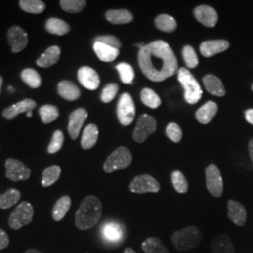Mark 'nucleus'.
<instances>
[{
	"label": "nucleus",
	"mask_w": 253,
	"mask_h": 253,
	"mask_svg": "<svg viewBox=\"0 0 253 253\" xmlns=\"http://www.w3.org/2000/svg\"><path fill=\"white\" fill-rule=\"evenodd\" d=\"M138 62L145 77L153 82H163L177 71V59L167 42L155 41L140 49Z\"/></svg>",
	"instance_id": "obj_1"
},
{
	"label": "nucleus",
	"mask_w": 253,
	"mask_h": 253,
	"mask_svg": "<svg viewBox=\"0 0 253 253\" xmlns=\"http://www.w3.org/2000/svg\"><path fill=\"white\" fill-rule=\"evenodd\" d=\"M102 215V206L96 196H87L82 201L75 213V226L81 231L90 230L100 221Z\"/></svg>",
	"instance_id": "obj_2"
},
{
	"label": "nucleus",
	"mask_w": 253,
	"mask_h": 253,
	"mask_svg": "<svg viewBox=\"0 0 253 253\" xmlns=\"http://www.w3.org/2000/svg\"><path fill=\"white\" fill-rule=\"evenodd\" d=\"M203 233L198 227H186L172 234V243L177 251L188 252L195 249L203 240Z\"/></svg>",
	"instance_id": "obj_3"
},
{
	"label": "nucleus",
	"mask_w": 253,
	"mask_h": 253,
	"mask_svg": "<svg viewBox=\"0 0 253 253\" xmlns=\"http://www.w3.org/2000/svg\"><path fill=\"white\" fill-rule=\"evenodd\" d=\"M178 81L185 90V100L190 104L197 103L203 95L199 83L186 68H181L178 71Z\"/></svg>",
	"instance_id": "obj_4"
},
{
	"label": "nucleus",
	"mask_w": 253,
	"mask_h": 253,
	"mask_svg": "<svg viewBox=\"0 0 253 253\" xmlns=\"http://www.w3.org/2000/svg\"><path fill=\"white\" fill-rule=\"evenodd\" d=\"M132 162V155L125 146H119L106 159L103 164L104 172H114L127 168Z\"/></svg>",
	"instance_id": "obj_5"
},
{
	"label": "nucleus",
	"mask_w": 253,
	"mask_h": 253,
	"mask_svg": "<svg viewBox=\"0 0 253 253\" xmlns=\"http://www.w3.org/2000/svg\"><path fill=\"white\" fill-rule=\"evenodd\" d=\"M34 216V208L28 202H22L15 208L9 218V226L12 230H19L31 223Z\"/></svg>",
	"instance_id": "obj_6"
},
{
	"label": "nucleus",
	"mask_w": 253,
	"mask_h": 253,
	"mask_svg": "<svg viewBox=\"0 0 253 253\" xmlns=\"http://www.w3.org/2000/svg\"><path fill=\"white\" fill-rule=\"evenodd\" d=\"M129 190L132 193H158L161 190V185L153 176L149 174H141L133 178L129 184Z\"/></svg>",
	"instance_id": "obj_7"
},
{
	"label": "nucleus",
	"mask_w": 253,
	"mask_h": 253,
	"mask_svg": "<svg viewBox=\"0 0 253 253\" xmlns=\"http://www.w3.org/2000/svg\"><path fill=\"white\" fill-rule=\"evenodd\" d=\"M117 113L118 120L122 125H129L133 121L135 117V106L131 96L128 93L122 94L119 98Z\"/></svg>",
	"instance_id": "obj_8"
},
{
	"label": "nucleus",
	"mask_w": 253,
	"mask_h": 253,
	"mask_svg": "<svg viewBox=\"0 0 253 253\" xmlns=\"http://www.w3.org/2000/svg\"><path fill=\"white\" fill-rule=\"evenodd\" d=\"M206 179L208 191L214 197L219 198L223 193V180L221 172L216 164H210L206 169Z\"/></svg>",
	"instance_id": "obj_9"
},
{
	"label": "nucleus",
	"mask_w": 253,
	"mask_h": 253,
	"mask_svg": "<svg viewBox=\"0 0 253 253\" xmlns=\"http://www.w3.org/2000/svg\"><path fill=\"white\" fill-rule=\"evenodd\" d=\"M157 129V121L148 115H142L137 120L133 139L137 143H144L148 136L153 134Z\"/></svg>",
	"instance_id": "obj_10"
},
{
	"label": "nucleus",
	"mask_w": 253,
	"mask_h": 253,
	"mask_svg": "<svg viewBox=\"0 0 253 253\" xmlns=\"http://www.w3.org/2000/svg\"><path fill=\"white\" fill-rule=\"evenodd\" d=\"M6 176L13 182L26 181L31 175V170L27 165L16 159H8L5 163Z\"/></svg>",
	"instance_id": "obj_11"
},
{
	"label": "nucleus",
	"mask_w": 253,
	"mask_h": 253,
	"mask_svg": "<svg viewBox=\"0 0 253 253\" xmlns=\"http://www.w3.org/2000/svg\"><path fill=\"white\" fill-rule=\"evenodd\" d=\"M8 43L11 47V52L17 54L22 52L28 43L27 33L19 26H12L9 28L7 32Z\"/></svg>",
	"instance_id": "obj_12"
},
{
	"label": "nucleus",
	"mask_w": 253,
	"mask_h": 253,
	"mask_svg": "<svg viewBox=\"0 0 253 253\" xmlns=\"http://www.w3.org/2000/svg\"><path fill=\"white\" fill-rule=\"evenodd\" d=\"M88 114L86 110L84 108L76 109L69 117L68 131L73 140H76L80 134L82 126L85 122Z\"/></svg>",
	"instance_id": "obj_13"
},
{
	"label": "nucleus",
	"mask_w": 253,
	"mask_h": 253,
	"mask_svg": "<svg viewBox=\"0 0 253 253\" xmlns=\"http://www.w3.org/2000/svg\"><path fill=\"white\" fill-rule=\"evenodd\" d=\"M78 81L82 85L89 90H96L100 86V76L98 73L90 67L84 66L78 70Z\"/></svg>",
	"instance_id": "obj_14"
},
{
	"label": "nucleus",
	"mask_w": 253,
	"mask_h": 253,
	"mask_svg": "<svg viewBox=\"0 0 253 253\" xmlns=\"http://www.w3.org/2000/svg\"><path fill=\"white\" fill-rule=\"evenodd\" d=\"M36 101L32 99H26L21 100L17 103L7 107L2 111V116L6 119H14L17 118L20 114L22 113H28L32 112L36 108Z\"/></svg>",
	"instance_id": "obj_15"
},
{
	"label": "nucleus",
	"mask_w": 253,
	"mask_h": 253,
	"mask_svg": "<svg viewBox=\"0 0 253 253\" xmlns=\"http://www.w3.org/2000/svg\"><path fill=\"white\" fill-rule=\"evenodd\" d=\"M228 218L237 226H244L247 221V210L242 204L235 200L228 202Z\"/></svg>",
	"instance_id": "obj_16"
},
{
	"label": "nucleus",
	"mask_w": 253,
	"mask_h": 253,
	"mask_svg": "<svg viewBox=\"0 0 253 253\" xmlns=\"http://www.w3.org/2000/svg\"><path fill=\"white\" fill-rule=\"evenodd\" d=\"M194 16L202 25L207 27H214L217 23V11L210 6L203 5L194 9Z\"/></svg>",
	"instance_id": "obj_17"
},
{
	"label": "nucleus",
	"mask_w": 253,
	"mask_h": 253,
	"mask_svg": "<svg viewBox=\"0 0 253 253\" xmlns=\"http://www.w3.org/2000/svg\"><path fill=\"white\" fill-rule=\"evenodd\" d=\"M230 43L225 40H214L204 42L200 46V52L206 57H211L215 54L222 53L229 48Z\"/></svg>",
	"instance_id": "obj_18"
},
{
	"label": "nucleus",
	"mask_w": 253,
	"mask_h": 253,
	"mask_svg": "<svg viewBox=\"0 0 253 253\" xmlns=\"http://www.w3.org/2000/svg\"><path fill=\"white\" fill-rule=\"evenodd\" d=\"M57 92L64 100L73 101L81 97V90L73 82L63 80L57 84Z\"/></svg>",
	"instance_id": "obj_19"
},
{
	"label": "nucleus",
	"mask_w": 253,
	"mask_h": 253,
	"mask_svg": "<svg viewBox=\"0 0 253 253\" xmlns=\"http://www.w3.org/2000/svg\"><path fill=\"white\" fill-rule=\"evenodd\" d=\"M60 54H61L60 47L51 46L37 59L36 64L41 68H44V69L50 68L59 61Z\"/></svg>",
	"instance_id": "obj_20"
},
{
	"label": "nucleus",
	"mask_w": 253,
	"mask_h": 253,
	"mask_svg": "<svg viewBox=\"0 0 253 253\" xmlns=\"http://www.w3.org/2000/svg\"><path fill=\"white\" fill-rule=\"evenodd\" d=\"M99 138V128L96 124L90 123L85 126L82 135V148L84 150L90 149L97 144Z\"/></svg>",
	"instance_id": "obj_21"
},
{
	"label": "nucleus",
	"mask_w": 253,
	"mask_h": 253,
	"mask_svg": "<svg viewBox=\"0 0 253 253\" xmlns=\"http://www.w3.org/2000/svg\"><path fill=\"white\" fill-rule=\"evenodd\" d=\"M105 18L114 25H124L133 21V15L127 9H110L105 13Z\"/></svg>",
	"instance_id": "obj_22"
},
{
	"label": "nucleus",
	"mask_w": 253,
	"mask_h": 253,
	"mask_svg": "<svg viewBox=\"0 0 253 253\" xmlns=\"http://www.w3.org/2000/svg\"><path fill=\"white\" fill-rule=\"evenodd\" d=\"M45 29L50 34L63 36L71 31V27L67 22L61 19L51 17L46 21Z\"/></svg>",
	"instance_id": "obj_23"
},
{
	"label": "nucleus",
	"mask_w": 253,
	"mask_h": 253,
	"mask_svg": "<svg viewBox=\"0 0 253 253\" xmlns=\"http://www.w3.org/2000/svg\"><path fill=\"white\" fill-rule=\"evenodd\" d=\"M213 253H235V247L229 235H219L211 243Z\"/></svg>",
	"instance_id": "obj_24"
},
{
	"label": "nucleus",
	"mask_w": 253,
	"mask_h": 253,
	"mask_svg": "<svg viewBox=\"0 0 253 253\" xmlns=\"http://www.w3.org/2000/svg\"><path fill=\"white\" fill-rule=\"evenodd\" d=\"M93 49L99 59L103 62H112L119 55V50L100 42H95Z\"/></svg>",
	"instance_id": "obj_25"
},
{
	"label": "nucleus",
	"mask_w": 253,
	"mask_h": 253,
	"mask_svg": "<svg viewBox=\"0 0 253 253\" xmlns=\"http://www.w3.org/2000/svg\"><path fill=\"white\" fill-rule=\"evenodd\" d=\"M217 105L214 101H208L196 112V119L202 124H208L217 115Z\"/></svg>",
	"instance_id": "obj_26"
},
{
	"label": "nucleus",
	"mask_w": 253,
	"mask_h": 253,
	"mask_svg": "<svg viewBox=\"0 0 253 253\" xmlns=\"http://www.w3.org/2000/svg\"><path fill=\"white\" fill-rule=\"evenodd\" d=\"M72 206V199L68 195H64L57 200L52 210V217L54 221H60L67 215Z\"/></svg>",
	"instance_id": "obj_27"
},
{
	"label": "nucleus",
	"mask_w": 253,
	"mask_h": 253,
	"mask_svg": "<svg viewBox=\"0 0 253 253\" xmlns=\"http://www.w3.org/2000/svg\"><path fill=\"white\" fill-rule=\"evenodd\" d=\"M203 81H204L207 90L210 94L217 96V97H223L225 95L224 85H223L222 82L220 81L217 76L208 74L204 77Z\"/></svg>",
	"instance_id": "obj_28"
},
{
	"label": "nucleus",
	"mask_w": 253,
	"mask_h": 253,
	"mask_svg": "<svg viewBox=\"0 0 253 253\" xmlns=\"http://www.w3.org/2000/svg\"><path fill=\"white\" fill-rule=\"evenodd\" d=\"M142 250L145 253H169L166 246L163 241L156 236L146 238L142 243Z\"/></svg>",
	"instance_id": "obj_29"
},
{
	"label": "nucleus",
	"mask_w": 253,
	"mask_h": 253,
	"mask_svg": "<svg viewBox=\"0 0 253 253\" xmlns=\"http://www.w3.org/2000/svg\"><path fill=\"white\" fill-rule=\"evenodd\" d=\"M19 6L27 13L40 14L46 9L45 3L42 0H20Z\"/></svg>",
	"instance_id": "obj_30"
},
{
	"label": "nucleus",
	"mask_w": 253,
	"mask_h": 253,
	"mask_svg": "<svg viewBox=\"0 0 253 253\" xmlns=\"http://www.w3.org/2000/svg\"><path fill=\"white\" fill-rule=\"evenodd\" d=\"M21 199V192L16 189H9L0 195V208L8 209L18 203Z\"/></svg>",
	"instance_id": "obj_31"
},
{
	"label": "nucleus",
	"mask_w": 253,
	"mask_h": 253,
	"mask_svg": "<svg viewBox=\"0 0 253 253\" xmlns=\"http://www.w3.org/2000/svg\"><path fill=\"white\" fill-rule=\"evenodd\" d=\"M155 25L158 29L167 33L173 32L177 27V24L174 18L168 14L159 15L155 20Z\"/></svg>",
	"instance_id": "obj_32"
},
{
	"label": "nucleus",
	"mask_w": 253,
	"mask_h": 253,
	"mask_svg": "<svg viewBox=\"0 0 253 253\" xmlns=\"http://www.w3.org/2000/svg\"><path fill=\"white\" fill-rule=\"evenodd\" d=\"M60 174H61V168L58 165H52L50 167H47L42 172V186L44 188L52 186L59 179Z\"/></svg>",
	"instance_id": "obj_33"
},
{
	"label": "nucleus",
	"mask_w": 253,
	"mask_h": 253,
	"mask_svg": "<svg viewBox=\"0 0 253 253\" xmlns=\"http://www.w3.org/2000/svg\"><path fill=\"white\" fill-rule=\"evenodd\" d=\"M21 78L31 88H39L42 85V77L33 69L28 68L23 70L21 73Z\"/></svg>",
	"instance_id": "obj_34"
},
{
	"label": "nucleus",
	"mask_w": 253,
	"mask_h": 253,
	"mask_svg": "<svg viewBox=\"0 0 253 253\" xmlns=\"http://www.w3.org/2000/svg\"><path fill=\"white\" fill-rule=\"evenodd\" d=\"M141 100L145 106L151 109H157L162 104V100L159 95L150 88H144L142 90Z\"/></svg>",
	"instance_id": "obj_35"
},
{
	"label": "nucleus",
	"mask_w": 253,
	"mask_h": 253,
	"mask_svg": "<svg viewBox=\"0 0 253 253\" xmlns=\"http://www.w3.org/2000/svg\"><path fill=\"white\" fill-rule=\"evenodd\" d=\"M39 113H40V117L42 118V121L44 124H49L59 117V110L55 105H52V104L42 105L39 110Z\"/></svg>",
	"instance_id": "obj_36"
},
{
	"label": "nucleus",
	"mask_w": 253,
	"mask_h": 253,
	"mask_svg": "<svg viewBox=\"0 0 253 253\" xmlns=\"http://www.w3.org/2000/svg\"><path fill=\"white\" fill-rule=\"evenodd\" d=\"M61 9L69 13H79L86 6L85 0H61L59 2Z\"/></svg>",
	"instance_id": "obj_37"
},
{
	"label": "nucleus",
	"mask_w": 253,
	"mask_h": 253,
	"mask_svg": "<svg viewBox=\"0 0 253 253\" xmlns=\"http://www.w3.org/2000/svg\"><path fill=\"white\" fill-rule=\"evenodd\" d=\"M172 184L176 192L184 194L189 190V183L185 175L180 171H174L172 173Z\"/></svg>",
	"instance_id": "obj_38"
},
{
	"label": "nucleus",
	"mask_w": 253,
	"mask_h": 253,
	"mask_svg": "<svg viewBox=\"0 0 253 253\" xmlns=\"http://www.w3.org/2000/svg\"><path fill=\"white\" fill-rule=\"evenodd\" d=\"M116 69L118 70L122 83L126 84H132L133 79H134V71L129 64L119 63L116 67Z\"/></svg>",
	"instance_id": "obj_39"
},
{
	"label": "nucleus",
	"mask_w": 253,
	"mask_h": 253,
	"mask_svg": "<svg viewBox=\"0 0 253 253\" xmlns=\"http://www.w3.org/2000/svg\"><path fill=\"white\" fill-rule=\"evenodd\" d=\"M182 54H183V58H184L185 63L189 68L194 69L198 66V63H199L198 56H197L195 50L191 46H185L183 48Z\"/></svg>",
	"instance_id": "obj_40"
},
{
	"label": "nucleus",
	"mask_w": 253,
	"mask_h": 253,
	"mask_svg": "<svg viewBox=\"0 0 253 253\" xmlns=\"http://www.w3.org/2000/svg\"><path fill=\"white\" fill-rule=\"evenodd\" d=\"M64 143V134L61 130H55L52 136L50 144L47 147V152L49 154H54L58 152L61 148Z\"/></svg>",
	"instance_id": "obj_41"
},
{
	"label": "nucleus",
	"mask_w": 253,
	"mask_h": 253,
	"mask_svg": "<svg viewBox=\"0 0 253 253\" xmlns=\"http://www.w3.org/2000/svg\"><path fill=\"white\" fill-rule=\"evenodd\" d=\"M119 90V86L118 84L112 83L104 86V88L101 91L100 94V100L104 103H108L110 101L114 100Z\"/></svg>",
	"instance_id": "obj_42"
},
{
	"label": "nucleus",
	"mask_w": 253,
	"mask_h": 253,
	"mask_svg": "<svg viewBox=\"0 0 253 253\" xmlns=\"http://www.w3.org/2000/svg\"><path fill=\"white\" fill-rule=\"evenodd\" d=\"M103 235L110 241H118L122 237V231L117 224L109 223L104 226Z\"/></svg>",
	"instance_id": "obj_43"
},
{
	"label": "nucleus",
	"mask_w": 253,
	"mask_h": 253,
	"mask_svg": "<svg viewBox=\"0 0 253 253\" xmlns=\"http://www.w3.org/2000/svg\"><path fill=\"white\" fill-rule=\"evenodd\" d=\"M165 132L167 137L173 143H179L182 139V130L180 126L174 122H171L168 124Z\"/></svg>",
	"instance_id": "obj_44"
},
{
	"label": "nucleus",
	"mask_w": 253,
	"mask_h": 253,
	"mask_svg": "<svg viewBox=\"0 0 253 253\" xmlns=\"http://www.w3.org/2000/svg\"><path fill=\"white\" fill-rule=\"evenodd\" d=\"M95 42H100L102 44L113 47L119 50L121 48V42L118 40L117 37L112 36V35H104V36L96 37L94 39V43Z\"/></svg>",
	"instance_id": "obj_45"
},
{
	"label": "nucleus",
	"mask_w": 253,
	"mask_h": 253,
	"mask_svg": "<svg viewBox=\"0 0 253 253\" xmlns=\"http://www.w3.org/2000/svg\"><path fill=\"white\" fill-rule=\"evenodd\" d=\"M9 245V238L8 234L0 229V251L1 250H4L6 248H8V246Z\"/></svg>",
	"instance_id": "obj_46"
},
{
	"label": "nucleus",
	"mask_w": 253,
	"mask_h": 253,
	"mask_svg": "<svg viewBox=\"0 0 253 253\" xmlns=\"http://www.w3.org/2000/svg\"><path fill=\"white\" fill-rule=\"evenodd\" d=\"M245 118L248 122L253 125V109H249L245 112Z\"/></svg>",
	"instance_id": "obj_47"
},
{
	"label": "nucleus",
	"mask_w": 253,
	"mask_h": 253,
	"mask_svg": "<svg viewBox=\"0 0 253 253\" xmlns=\"http://www.w3.org/2000/svg\"><path fill=\"white\" fill-rule=\"evenodd\" d=\"M249 153H250V157L253 163V139H252L249 143Z\"/></svg>",
	"instance_id": "obj_48"
},
{
	"label": "nucleus",
	"mask_w": 253,
	"mask_h": 253,
	"mask_svg": "<svg viewBox=\"0 0 253 253\" xmlns=\"http://www.w3.org/2000/svg\"><path fill=\"white\" fill-rule=\"evenodd\" d=\"M25 253H42V252H40V251H38V250H35V249H29V250H27V252Z\"/></svg>",
	"instance_id": "obj_49"
},
{
	"label": "nucleus",
	"mask_w": 253,
	"mask_h": 253,
	"mask_svg": "<svg viewBox=\"0 0 253 253\" xmlns=\"http://www.w3.org/2000/svg\"><path fill=\"white\" fill-rule=\"evenodd\" d=\"M124 253H136V252L131 248H126V249H125V251H124Z\"/></svg>",
	"instance_id": "obj_50"
},
{
	"label": "nucleus",
	"mask_w": 253,
	"mask_h": 253,
	"mask_svg": "<svg viewBox=\"0 0 253 253\" xmlns=\"http://www.w3.org/2000/svg\"><path fill=\"white\" fill-rule=\"evenodd\" d=\"M2 84H3V78H2V76H0V94H1V88H2Z\"/></svg>",
	"instance_id": "obj_51"
},
{
	"label": "nucleus",
	"mask_w": 253,
	"mask_h": 253,
	"mask_svg": "<svg viewBox=\"0 0 253 253\" xmlns=\"http://www.w3.org/2000/svg\"><path fill=\"white\" fill-rule=\"evenodd\" d=\"M135 46H137V47H139L140 49H142V48H144L145 47V44L144 43H139V44H136Z\"/></svg>",
	"instance_id": "obj_52"
},
{
	"label": "nucleus",
	"mask_w": 253,
	"mask_h": 253,
	"mask_svg": "<svg viewBox=\"0 0 253 253\" xmlns=\"http://www.w3.org/2000/svg\"><path fill=\"white\" fill-rule=\"evenodd\" d=\"M27 118H32V112H28L27 113Z\"/></svg>",
	"instance_id": "obj_53"
},
{
	"label": "nucleus",
	"mask_w": 253,
	"mask_h": 253,
	"mask_svg": "<svg viewBox=\"0 0 253 253\" xmlns=\"http://www.w3.org/2000/svg\"></svg>",
	"instance_id": "obj_54"
}]
</instances>
